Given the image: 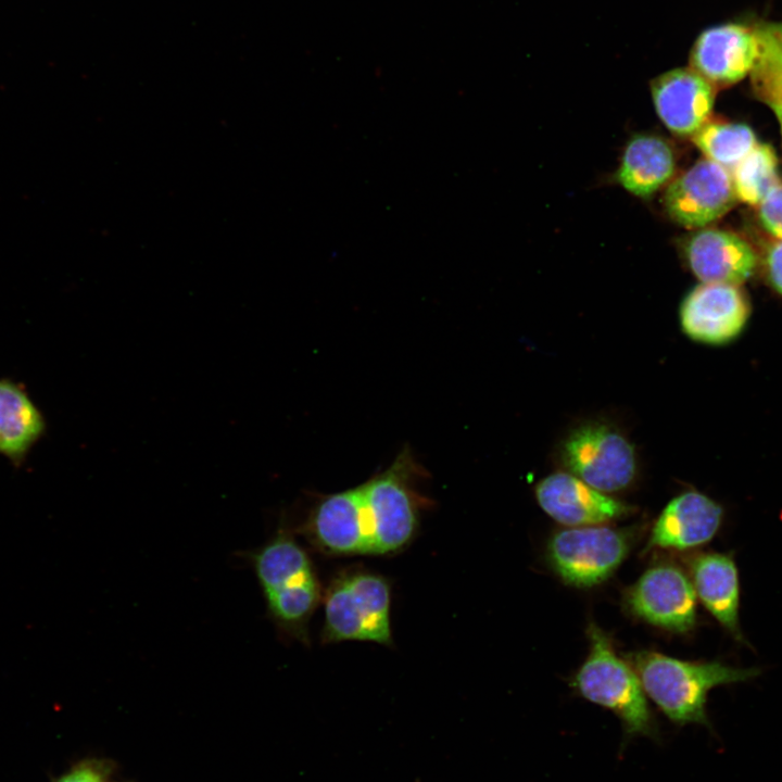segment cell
Instances as JSON below:
<instances>
[{
    "mask_svg": "<svg viewBox=\"0 0 782 782\" xmlns=\"http://www.w3.org/2000/svg\"><path fill=\"white\" fill-rule=\"evenodd\" d=\"M643 690L676 726L701 724L711 729L706 704L710 690L749 681L758 668H736L719 661H690L653 651L631 655Z\"/></svg>",
    "mask_w": 782,
    "mask_h": 782,
    "instance_id": "6da1fadb",
    "label": "cell"
},
{
    "mask_svg": "<svg viewBox=\"0 0 782 782\" xmlns=\"http://www.w3.org/2000/svg\"><path fill=\"white\" fill-rule=\"evenodd\" d=\"M263 592L270 619L291 638L306 641L307 625L320 601V588L305 550L285 529L247 556Z\"/></svg>",
    "mask_w": 782,
    "mask_h": 782,
    "instance_id": "7a4b0ae2",
    "label": "cell"
},
{
    "mask_svg": "<svg viewBox=\"0 0 782 782\" xmlns=\"http://www.w3.org/2000/svg\"><path fill=\"white\" fill-rule=\"evenodd\" d=\"M590 649L571 686L583 698L607 708L621 721L623 742L636 736L659 741V729L633 667L620 658L608 635L588 627Z\"/></svg>",
    "mask_w": 782,
    "mask_h": 782,
    "instance_id": "3957f363",
    "label": "cell"
},
{
    "mask_svg": "<svg viewBox=\"0 0 782 782\" xmlns=\"http://www.w3.org/2000/svg\"><path fill=\"white\" fill-rule=\"evenodd\" d=\"M424 468L408 449L393 463L361 484L368 532V555H387L406 546L414 538L419 510L426 503L417 492Z\"/></svg>",
    "mask_w": 782,
    "mask_h": 782,
    "instance_id": "277c9868",
    "label": "cell"
},
{
    "mask_svg": "<svg viewBox=\"0 0 782 782\" xmlns=\"http://www.w3.org/2000/svg\"><path fill=\"white\" fill-rule=\"evenodd\" d=\"M390 583L381 575L353 571L338 576L324 596V642L368 641L390 645Z\"/></svg>",
    "mask_w": 782,
    "mask_h": 782,
    "instance_id": "5b68a950",
    "label": "cell"
},
{
    "mask_svg": "<svg viewBox=\"0 0 782 782\" xmlns=\"http://www.w3.org/2000/svg\"><path fill=\"white\" fill-rule=\"evenodd\" d=\"M559 461L565 471L604 493L627 489L638 471L632 443L618 428L602 421L573 428L562 442Z\"/></svg>",
    "mask_w": 782,
    "mask_h": 782,
    "instance_id": "8992f818",
    "label": "cell"
},
{
    "mask_svg": "<svg viewBox=\"0 0 782 782\" xmlns=\"http://www.w3.org/2000/svg\"><path fill=\"white\" fill-rule=\"evenodd\" d=\"M632 540L630 530L609 526L565 528L551 535L546 559L565 583L590 588L615 572L627 557Z\"/></svg>",
    "mask_w": 782,
    "mask_h": 782,
    "instance_id": "52a82bcc",
    "label": "cell"
},
{
    "mask_svg": "<svg viewBox=\"0 0 782 782\" xmlns=\"http://www.w3.org/2000/svg\"><path fill=\"white\" fill-rule=\"evenodd\" d=\"M697 596L691 579L672 564L648 568L628 590V609L645 622L674 633L696 625Z\"/></svg>",
    "mask_w": 782,
    "mask_h": 782,
    "instance_id": "ba28073f",
    "label": "cell"
},
{
    "mask_svg": "<svg viewBox=\"0 0 782 782\" xmlns=\"http://www.w3.org/2000/svg\"><path fill=\"white\" fill-rule=\"evenodd\" d=\"M736 200L731 172L703 159L668 186L664 206L679 225L704 228L727 214Z\"/></svg>",
    "mask_w": 782,
    "mask_h": 782,
    "instance_id": "9c48e42d",
    "label": "cell"
},
{
    "mask_svg": "<svg viewBox=\"0 0 782 782\" xmlns=\"http://www.w3.org/2000/svg\"><path fill=\"white\" fill-rule=\"evenodd\" d=\"M749 315L748 299L739 286L707 282L693 288L679 311L682 331L696 342L711 345L735 339Z\"/></svg>",
    "mask_w": 782,
    "mask_h": 782,
    "instance_id": "30bf717a",
    "label": "cell"
},
{
    "mask_svg": "<svg viewBox=\"0 0 782 782\" xmlns=\"http://www.w3.org/2000/svg\"><path fill=\"white\" fill-rule=\"evenodd\" d=\"M540 507L557 522L568 527L594 526L619 519L632 508L589 485L567 471L544 477L535 487Z\"/></svg>",
    "mask_w": 782,
    "mask_h": 782,
    "instance_id": "8fae6325",
    "label": "cell"
},
{
    "mask_svg": "<svg viewBox=\"0 0 782 782\" xmlns=\"http://www.w3.org/2000/svg\"><path fill=\"white\" fill-rule=\"evenodd\" d=\"M303 531L319 550L332 555H368V532L361 488L321 496Z\"/></svg>",
    "mask_w": 782,
    "mask_h": 782,
    "instance_id": "7c38bea8",
    "label": "cell"
},
{
    "mask_svg": "<svg viewBox=\"0 0 782 782\" xmlns=\"http://www.w3.org/2000/svg\"><path fill=\"white\" fill-rule=\"evenodd\" d=\"M757 52L755 26L728 23L707 28L697 37L690 64L714 87H724L751 73Z\"/></svg>",
    "mask_w": 782,
    "mask_h": 782,
    "instance_id": "4fadbf2b",
    "label": "cell"
},
{
    "mask_svg": "<svg viewBox=\"0 0 782 782\" xmlns=\"http://www.w3.org/2000/svg\"><path fill=\"white\" fill-rule=\"evenodd\" d=\"M722 519L723 508L719 503L696 490L685 491L664 507L644 550L685 551L702 546L718 533Z\"/></svg>",
    "mask_w": 782,
    "mask_h": 782,
    "instance_id": "5bb4252c",
    "label": "cell"
},
{
    "mask_svg": "<svg viewBox=\"0 0 782 782\" xmlns=\"http://www.w3.org/2000/svg\"><path fill=\"white\" fill-rule=\"evenodd\" d=\"M688 266L702 281L740 286L753 275L757 256L740 236L721 229L701 228L683 242Z\"/></svg>",
    "mask_w": 782,
    "mask_h": 782,
    "instance_id": "9a60e30c",
    "label": "cell"
},
{
    "mask_svg": "<svg viewBox=\"0 0 782 782\" xmlns=\"http://www.w3.org/2000/svg\"><path fill=\"white\" fill-rule=\"evenodd\" d=\"M656 112L679 136H693L710 117L715 87L692 68H676L652 83Z\"/></svg>",
    "mask_w": 782,
    "mask_h": 782,
    "instance_id": "2e32d148",
    "label": "cell"
},
{
    "mask_svg": "<svg viewBox=\"0 0 782 782\" xmlns=\"http://www.w3.org/2000/svg\"><path fill=\"white\" fill-rule=\"evenodd\" d=\"M691 581L696 596L712 617L736 641H743L740 628V578L731 554L702 553L690 563Z\"/></svg>",
    "mask_w": 782,
    "mask_h": 782,
    "instance_id": "e0dca14e",
    "label": "cell"
},
{
    "mask_svg": "<svg viewBox=\"0 0 782 782\" xmlns=\"http://www.w3.org/2000/svg\"><path fill=\"white\" fill-rule=\"evenodd\" d=\"M674 173V155L664 139L640 135L627 144L620 167L618 182L629 192L648 198L671 179Z\"/></svg>",
    "mask_w": 782,
    "mask_h": 782,
    "instance_id": "ac0fdd59",
    "label": "cell"
},
{
    "mask_svg": "<svg viewBox=\"0 0 782 782\" xmlns=\"http://www.w3.org/2000/svg\"><path fill=\"white\" fill-rule=\"evenodd\" d=\"M43 430L42 415L24 390L0 380V454L22 459Z\"/></svg>",
    "mask_w": 782,
    "mask_h": 782,
    "instance_id": "d6986e66",
    "label": "cell"
},
{
    "mask_svg": "<svg viewBox=\"0 0 782 782\" xmlns=\"http://www.w3.org/2000/svg\"><path fill=\"white\" fill-rule=\"evenodd\" d=\"M757 58L751 71L755 96L774 113L782 134V22L755 25Z\"/></svg>",
    "mask_w": 782,
    "mask_h": 782,
    "instance_id": "ffe728a7",
    "label": "cell"
},
{
    "mask_svg": "<svg viewBox=\"0 0 782 782\" xmlns=\"http://www.w3.org/2000/svg\"><path fill=\"white\" fill-rule=\"evenodd\" d=\"M692 139L706 159L730 172L758 143L753 130L737 123L707 122Z\"/></svg>",
    "mask_w": 782,
    "mask_h": 782,
    "instance_id": "44dd1931",
    "label": "cell"
},
{
    "mask_svg": "<svg viewBox=\"0 0 782 782\" xmlns=\"http://www.w3.org/2000/svg\"><path fill=\"white\" fill-rule=\"evenodd\" d=\"M736 199L749 205H759L779 184L778 161L772 148L757 143L731 171Z\"/></svg>",
    "mask_w": 782,
    "mask_h": 782,
    "instance_id": "7402d4cb",
    "label": "cell"
},
{
    "mask_svg": "<svg viewBox=\"0 0 782 782\" xmlns=\"http://www.w3.org/2000/svg\"><path fill=\"white\" fill-rule=\"evenodd\" d=\"M116 764L110 758L85 757L74 762L51 782H112Z\"/></svg>",
    "mask_w": 782,
    "mask_h": 782,
    "instance_id": "603a6c76",
    "label": "cell"
},
{
    "mask_svg": "<svg viewBox=\"0 0 782 782\" xmlns=\"http://www.w3.org/2000/svg\"><path fill=\"white\" fill-rule=\"evenodd\" d=\"M759 220L775 239L782 240V185L779 182L759 203Z\"/></svg>",
    "mask_w": 782,
    "mask_h": 782,
    "instance_id": "cb8c5ba5",
    "label": "cell"
},
{
    "mask_svg": "<svg viewBox=\"0 0 782 782\" xmlns=\"http://www.w3.org/2000/svg\"><path fill=\"white\" fill-rule=\"evenodd\" d=\"M765 267L770 286L782 295V240L777 239L769 245Z\"/></svg>",
    "mask_w": 782,
    "mask_h": 782,
    "instance_id": "d4e9b609",
    "label": "cell"
}]
</instances>
